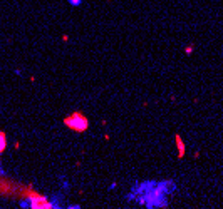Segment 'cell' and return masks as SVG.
I'll use <instances>...</instances> for the list:
<instances>
[{"mask_svg": "<svg viewBox=\"0 0 223 209\" xmlns=\"http://www.w3.org/2000/svg\"><path fill=\"white\" fill-rule=\"evenodd\" d=\"M175 188L176 186L171 179L161 181V182L143 181V182H136L128 198L144 207H168V196L173 194Z\"/></svg>", "mask_w": 223, "mask_h": 209, "instance_id": "1", "label": "cell"}, {"mask_svg": "<svg viewBox=\"0 0 223 209\" xmlns=\"http://www.w3.org/2000/svg\"><path fill=\"white\" fill-rule=\"evenodd\" d=\"M22 207H32V209H54V207H59L57 202L51 201L49 198L42 196L40 192L37 191H32L30 189L27 198L22 201Z\"/></svg>", "mask_w": 223, "mask_h": 209, "instance_id": "2", "label": "cell"}, {"mask_svg": "<svg viewBox=\"0 0 223 209\" xmlns=\"http://www.w3.org/2000/svg\"><path fill=\"white\" fill-rule=\"evenodd\" d=\"M62 122H64V126L67 129L74 130V132H86L89 129V119L81 111H74L72 114L65 115L62 119Z\"/></svg>", "mask_w": 223, "mask_h": 209, "instance_id": "3", "label": "cell"}, {"mask_svg": "<svg viewBox=\"0 0 223 209\" xmlns=\"http://www.w3.org/2000/svg\"><path fill=\"white\" fill-rule=\"evenodd\" d=\"M175 142H176V149H178V157L183 159V156L186 154V146H185L183 137H181L180 134H176V136H175Z\"/></svg>", "mask_w": 223, "mask_h": 209, "instance_id": "4", "label": "cell"}, {"mask_svg": "<svg viewBox=\"0 0 223 209\" xmlns=\"http://www.w3.org/2000/svg\"><path fill=\"white\" fill-rule=\"evenodd\" d=\"M5 149H7V136H5L4 130H0V156Z\"/></svg>", "mask_w": 223, "mask_h": 209, "instance_id": "5", "label": "cell"}, {"mask_svg": "<svg viewBox=\"0 0 223 209\" xmlns=\"http://www.w3.org/2000/svg\"><path fill=\"white\" fill-rule=\"evenodd\" d=\"M67 2L72 5V7H79V5H82V0H67Z\"/></svg>", "mask_w": 223, "mask_h": 209, "instance_id": "6", "label": "cell"}, {"mask_svg": "<svg viewBox=\"0 0 223 209\" xmlns=\"http://www.w3.org/2000/svg\"><path fill=\"white\" fill-rule=\"evenodd\" d=\"M193 50H195V45H193V43H190V45H188V47L185 49V52H186V54H191Z\"/></svg>", "mask_w": 223, "mask_h": 209, "instance_id": "7", "label": "cell"}, {"mask_svg": "<svg viewBox=\"0 0 223 209\" xmlns=\"http://www.w3.org/2000/svg\"><path fill=\"white\" fill-rule=\"evenodd\" d=\"M2 176H4V172H2V169H0V177H2Z\"/></svg>", "mask_w": 223, "mask_h": 209, "instance_id": "8", "label": "cell"}]
</instances>
